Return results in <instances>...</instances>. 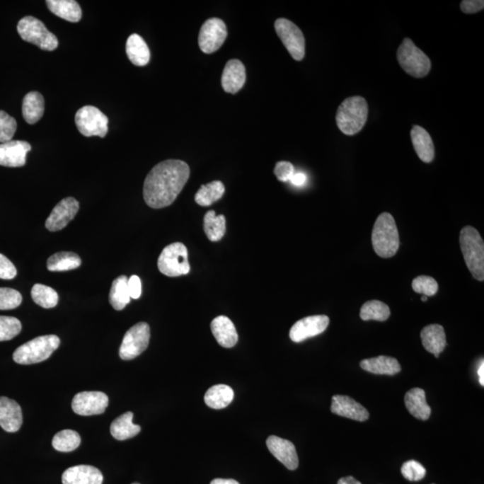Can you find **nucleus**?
Returning <instances> with one entry per match:
<instances>
[{
    "instance_id": "nucleus-1",
    "label": "nucleus",
    "mask_w": 484,
    "mask_h": 484,
    "mask_svg": "<svg viewBox=\"0 0 484 484\" xmlns=\"http://www.w3.org/2000/svg\"><path fill=\"white\" fill-rule=\"evenodd\" d=\"M190 175V166L183 161H161L144 180V200L147 206L154 209L171 206L183 190Z\"/></svg>"
},
{
    "instance_id": "nucleus-2",
    "label": "nucleus",
    "mask_w": 484,
    "mask_h": 484,
    "mask_svg": "<svg viewBox=\"0 0 484 484\" xmlns=\"http://www.w3.org/2000/svg\"><path fill=\"white\" fill-rule=\"evenodd\" d=\"M368 103L362 96L345 99L336 113V124L347 136H354L363 129L368 117Z\"/></svg>"
},
{
    "instance_id": "nucleus-3",
    "label": "nucleus",
    "mask_w": 484,
    "mask_h": 484,
    "mask_svg": "<svg viewBox=\"0 0 484 484\" xmlns=\"http://www.w3.org/2000/svg\"><path fill=\"white\" fill-rule=\"evenodd\" d=\"M371 240L373 248L379 257L388 258L396 254L400 245L399 234L391 214L379 215L373 227Z\"/></svg>"
},
{
    "instance_id": "nucleus-4",
    "label": "nucleus",
    "mask_w": 484,
    "mask_h": 484,
    "mask_svg": "<svg viewBox=\"0 0 484 484\" xmlns=\"http://www.w3.org/2000/svg\"><path fill=\"white\" fill-rule=\"evenodd\" d=\"M460 246L466 264L473 277L484 280V243L476 229L466 226L460 233Z\"/></svg>"
},
{
    "instance_id": "nucleus-5",
    "label": "nucleus",
    "mask_w": 484,
    "mask_h": 484,
    "mask_svg": "<svg viewBox=\"0 0 484 484\" xmlns=\"http://www.w3.org/2000/svg\"><path fill=\"white\" fill-rule=\"evenodd\" d=\"M60 345L59 336L54 335L39 336L19 346L13 355V361L18 364L29 365L46 361Z\"/></svg>"
},
{
    "instance_id": "nucleus-6",
    "label": "nucleus",
    "mask_w": 484,
    "mask_h": 484,
    "mask_svg": "<svg viewBox=\"0 0 484 484\" xmlns=\"http://www.w3.org/2000/svg\"><path fill=\"white\" fill-rule=\"evenodd\" d=\"M18 32L25 42L33 43L40 49L52 52L58 48L59 40L50 33L45 23L33 16H25L20 20Z\"/></svg>"
},
{
    "instance_id": "nucleus-7",
    "label": "nucleus",
    "mask_w": 484,
    "mask_h": 484,
    "mask_svg": "<svg viewBox=\"0 0 484 484\" xmlns=\"http://www.w3.org/2000/svg\"><path fill=\"white\" fill-rule=\"evenodd\" d=\"M399 65L408 75L422 79L428 75L432 63L428 56L415 45L413 40L405 38L398 50Z\"/></svg>"
},
{
    "instance_id": "nucleus-8",
    "label": "nucleus",
    "mask_w": 484,
    "mask_h": 484,
    "mask_svg": "<svg viewBox=\"0 0 484 484\" xmlns=\"http://www.w3.org/2000/svg\"><path fill=\"white\" fill-rule=\"evenodd\" d=\"M161 274L169 277L188 275L190 272L188 250L181 242H174L163 248L157 262Z\"/></svg>"
},
{
    "instance_id": "nucleus-9",
    "label": "nucleus",
    "mask_w": 484,
    "mask_h": 484,
    "mask_svg": "<svg viewBox=\"0 0 484 484\" xmlns=\"http://www.w3.org/2000/svg\"><path fill=\"white\" fill-rule=\"evenodd\" d=\"M77 129L85 137H106L109 120L105 114L94 106L81 108L75 116Z\"/></svg>"
},
{
    "instance_id": "nucleus-10",
    "label": "nucleus",
    "mask_w": 484,
    "mask_h": 484,
    "mask_svg": "<svg viewBox=\"0 0 484 484\" xmlns=\"http://www.w3.org/2000/svg\"><path fill=\"white\" fill-rule=\"evenodd\" d=\"M150 341V327L146 322H139L129 329L124 335L120 348V356L125 361H130L142 354Z\"/></svg>"
},
{
    "instance_id": "nucleus-11",
    "label": "nucleus",
    "mask_w": 484,
    "mask_h": 484,
    "mask_svg": "<svg viewBox=\"0 0 484 484\" xmlns=\"http://www.w3.org/2000/svg\"><path fill=\"white\" fill-rule=\"evenodd\" d=\"M275 32L284 43L292 58L301 62L305 56L304 33L295 23L285 18H279L275 23Z\"/></svg>"
},
{
    "instance_id": "nucleus-12",
    "label": "nucleus",
    "mask_w": 484,
    "mask_h": 484,
    "mask_svg": "<svg viewBox=\"0 0 484 484\" xmlns=\"http://www.w3.org/2000/svg\"><path fill=\"white\" fill-rule=\"evenodd\" d=\"M228 35L226 25L219 18L207 20L198 35V45L204 53L211 54L219 50Z\"/></svg>"
},
{
    "instance_id": "nucleus-13",
    "label": "nucleus",
    "mask_w": 484,
    "mask_h": 484,
    "mask_svg": "<svg viewBox=\"0 0 484 484\" xmlns=\"http://www.w3.org/2000/svg\"><path fill=\"white\" fill-rule=\"evenodd\" d=\"M109 405V398L99 391L81 392L74 396L72 409L76 415L90 416L102 415Z\"/></svg>"
},
{
    "instance_id": "nucleus-14",
    "label": "nucleus",
    "mask_w": 484,
    "mask_h": 484,
    "mask_svg": "<svg viewBox=\"0 0 484 484\" xmlns=\"http://www.w3.org/2000/svg\"><path fill=\"white\" fill-rule=\"evenodd\" d=\"M79 210V201L74 197H66L57 204L50 217L47 218L45 226L50 231H58L65 228L76 217Z\"/></svg>"
},
{
    "instance_id": "nucleus-15",
    "label": "nucleus",
    "mask_w": 484,
    "mask_h": 484,
    "mask_svg": "<svg viewBox=\"0 0 484 484\" xmlns=\"http://www.w3.org/2000/svg\"><path fill=\"white\" fill-rule=\"evenodd\" d=\"M329 318L325 315L311 316L301 319L292 325L290 338L292 342H301L306 339L322 334L328 328Z\"/></svg>"
},
{
    "instance_id": "nucleus-16",
    "label": "nucleus",
    "mask_w": 484,
    "mask_h": 484,
    "mask_svg": "<svg viewBox=\"0 0 484 484\" xmlns=\"http://www.w3.org/2000/svg\"><path fill=\"white\" fill-rule=\"evenodd\" d=\"M31 149V144L25 141L16 140L0 144V166L11 168L25 166L27 154Z\"/></svg>"
},
{
    "instance_id": "nucleus-17",
    "label": "nucleus",
    "mask_w": 484,
    "mask_h": 484,
    "mask_svg": "<svg viewBox=\"0 0 484 484\" xmlns=\"http://www.w3.org/2000/svg\"><path fill=\"white\" fill-rule=\"evenodd\" d=\"M267 446L272 455L287 468L289 470L298 468V455L292 442L277 436H270L267 439Z\"/></svg>"
},
{
    "instance_id": "nucleus-18",
    "label": "nucleus",
    "mask_w": 484,
    "mask_h": 484,
    "mask_svg": "<svg viewBox=\"0 0 484 484\" xmlns=\"http://www.w3.org/2000/svg\"><path fill=\"white\" fill-rule=\"evenodd\" d=\"M331 412L336 415L345 417L358 422L367 421L368 410L361 403L347 396L336 395L332 398Z\"/></svg>"
},
{
    "instance_id": "nucleus-19",
    "label": "nucleus",
    "mask_w": 484,
    "mask_h": 484,
    "mask_svg": "<svg viewBox=\"0 0 484 484\" xmlns=\"http://www.w3.org/2000/svg\"><path fill=\"white\" fill-rule=\"evenodd\" d=\"M23 425L21 406L15 400L0 398V427L6 432H18Z\"/></svg>"
},
{
    "instance_id": "nucleus-20",
    "label": "nucleus",
    "mask_w": 484,
    "mask_h": 484,
    "mask_svg": "<svg viewBox=\"0 0 484 484\" xmlns=\"http://www.w3.org/2000/svg\"><path fill=\"white\" fill-rule=\"evenodd\" d=\"M246 82V69L243 64L238 59H231L225 65L221 86L225 92L236 93L243 87Z\"/></svg>"
},
{
    "instance_id": "nucleus-21",
    "label": "nucleus",
    "mask_w": 484,
    "mask_h": 484,
    "mask_svg": "<svg viewBox=\"0 0 484 484\" xmlns=\"http://www.w3.org/2000/svg\"><path fill=\"white\" fill-rule=\"evenodd\" d=\"M103 476L96 467L80 465L70 467L64 472L63 484H103Z\"/></svg>"
},
{
    "instance_id": "nucleus-22",
    "label": "nucleus",
    "mask_w": 484,
    "mask_h": 484,
    "mask_svg": "<svg viewBox=\"0 0 484 484\" xmlns=\"http://www.w3.org/2000/svg\"><path fill=\"white\" fill-rule=\"evenodd\" d=\"M211 330L218 344L224 348L234 347L238 342V333L233 321L225 316L215 318L211 323Z\"/></svg>"
},
{
    "instance_id": "nucleus-23",
    "label": "nucleus",
    "mask_w": 484,
    "mask_h": 484,
    "mask_svg": "<svg viewBox=\"0 0 484 484\" xmlns=\"http://www.w3.org/2000/svg\"><path fill=\"white\" fill-rule=\"evenodd\" d=\"M421 338L423 347L427 352L434 355L436 358H439V354L446 348V334L442 325H427L421 332Z\"/></svg>"
},
{
    "instance_id": "nucleus-24",
    "label": "nucleus",
    "mask_w": 484,
    "mask_h": 484,
    "mask_svg": "<svg viewBox=\"0 0 484 484\" xmlns=\"http://www.w3.org/2000/svg\"><path fill=\"white\" fill-rule=\"evenodd\" d=\"M411 139L417 156L425 163H432L435 156V148L430 134L420 126H415L411 131Z\"/></svg>"
},
{
    "instance_id": "nucleus-25",
    "label": "nucleus",
    "mask_w": 484,
    "mask_h": 484,
    "mask_svg": "<svg viewBox=\"0 0 484 484\" xmlns=\"http://www.w3.org/2000/svg\"><path fill=\"white\" fill-rule=\"evenodd\" d=\"M359 366L364 371L376 375L398 374L401 371V365L398 359L389 356H379V357L363 359Z\"/></svg>"
},
{
    "instance_id": "nucleus-26",
    "label": "nucleus",
    "mask_w": 484,
    "mask_h": 484,
    "mask_svg": "<svg viewBox=\"0 0 484 484\" xmlns=\"http://www.w3.org/2000/svg\"><path fill=\"white\" fill-rule=\"evenodd\" d=\"M405 403L406 409L416 419L426 421L430 418L432 409L426 402L425 390L419 388L409 390L405 394Z\"/></svg>"
},
{
    "instance_id": "nucleus-27",
    "label": "nucleus",
    "mask_w": 484,
    "mask_h": 484,
    "mask_svg": "<svg viewBox=\"0 0 484 484\" xmlns=\"http://www.w3.org/2000/svg\"><path fill=\"white\" fill-rule=\"evenodd\" d=\"M126 52L127 58L134 66L144 67L149 63L150 50L142 37L137 33L131 35L127 39Z\"/></svg>"
},
{
    "instance_id": "nucleus-28",
    "label": "nucleus",
    "mask_w": 484,
    "mask_h": 484,
    "mask_svg": "<svg viewBox=\"0 0 484 484\" xmlns=\"http://www.w3.org/2000/svg\"><path fill=\"white\" fill-rule=\"evenodd\" d=\"M50 11L59 18L71 23H77L82 18V9L75 0H48Z\"/></svg>"
},
{
    "instance_id": "nucleus-29",
    "label": "nucleus",
    "mask_w": 484,
    "mask_h": 484,
    "mask_svg": "<svg viewBox=\"0 0 484 484\" xmlns=\"http://www.w3.org/2000/svg\"><path fill=\"white\" fill-rule=\"evenodd\" d=\"M45 103L42 94L38 92L27 93L23 100V119L30 125L38 122L45 113Z\"/></svg>"
},
{
    "instance_id": "nucleus-30",
    "label": "nucleus",
    "mask_w": 484,
    "mask_h": 484,
    "mask_svg": "<svg viewBox=\"0 0 484 484\" xmlns=\"http://www.w3.org/2000/svg\"><path fill=\"white\" fill-rule=\"evenodd\" d=\"M133 413L127 412L114 420L110 425V433L117 440H126L137 436L141 432L139 425L133 423Z\"/></svg>"
},
{
    "instance_id": "nucleus-31",
    "label": "nucleus",
    "mask_w": 484,
    "mask_h": 484,
    "mask_svg": "<svg viewBox=\"0 0 484 484\" xmlns=\"http://www.w3.org/2000/svg\"><path fill=\"white\" fill-rule=\"evenodd\" d=\"M234 398L233 388L226 385H215L211 386L204 395V403L213 409L227 408Z\"/></svg>"
},
{
    "instance_id": "nucleus-32",
    "label": "nucleus",
    "mask_w": 484,
    "mask_h": 484,
    "mask_svg": "<svg viewBox=\"0 0 484 484\" xmlns=\"http://www.w3.org/2000/svg\"><path fill=\"white\" fill-rule=\"evenodd\" d=\"M82 260L79 255L74 252H58L50 255L47 261V268L52 272H63L79 268Z\"/></svg>"
},
{
    "instance_id": "nucleus-33",
    "label": "nucleus",
    "mask_w": 484,
    "mask_h": 484,
    "mask_svg": "<svg viewBox=\"0 0 484 484\" xmlns=\"http://www.w3.org/2000/svg\"><path fill=\"white\" fill-rule=\"evenodd\" d=\"M127 280L126 275H120L113 281L110 288V304L116 311H122L130 302Z\"/></svg>"
},
{
    "instance_id": "nucleus-34",
    "label": "nucleus",
    "mask_w": 484,
    "mask_h": 484,
    "mask_svg": "<svg viewBox=\"0 0 484 484\" xmlns=\"http://www.w3.org/2000/svg\"><path fill=\"white\" fill-rule=\"evenodd\" d=\"M224 192V185L221 181L215 180L213 183L202 185L195 196V200L201 207H209L212 204L220 200Z\"/></svg>"
},
{
    "instance_id": "nucleus-35",
    "label": "nucleus",
    "mask_w": 484,
    "mask_h": 484,
    "mask_svg": "<svg viewBox=\"0 0 484 484\" xmlns=\"http://www.w3.org/2000/svg\"><path fill=\"white\" fill-rule=\"evenodd\" d=\"M204 231L209 241H220L226 231V220L224 215L217 217L214 211H208L204 218Z\"/></svg>"
},
{
    "instance_id": "nucleus-36",
    "label": "nucleus",
    "mask_w": 484,
    "mask_h": 484,
    "mask_svg": "<svg viewBox=\"0 0 484 484\" xmlns=\"http://www.w3.org/2000/svg\"><path fill=\"white\" fill-rule=\"evenodd\" d=\"M359 317L364 321H386L390 317V309L381 301H369L362 305Z\"/></svg>"
},
{
    "instance_id": "nucleus-37",
    "label": "nucleus",
    "mask_w": 484,
    "mask_h": 484,
    "mask_svg": "<svg viewBox=\"0 0 484 484\" xmlns=\"http://www.w3.org/2000/svg\"><path fill=\"white\" fill-rule=\"evenodd\" d=\"M31 295L33 301L45 309L56 307L59 302V295L57 292L45 284H36L33 285Z\"/></svg>"
},
{
    "instance_id": "nucleus-38",
    "label": "nucleus",
    "mask_w": 484,
    "mask_h": 484,
    "mask_svg": "<svg viewBox=\"0 0 484 484\" xmlns=\"http://www.w3.org/2000/svg\"><path fill=\"white\" fill-rule=\"evenodd\" d=\"M80 443V435L72 430H64L57 433L52 439L53 448L60 452L74 451L79 448Z\"/></svg>"
},
{
    "instance_id": "nucleus-39",
    "label": "nucleus",
    "mask_w": 484,
    "mask_h": 484,
    "mask_svg": "<svg viewBox=\"0 0 484 484\" xmlns=\"http://www.w3.org/2000/svg\"><path fill=\"white\" fill-rule=\"evenodd\" d=\"M22 330L19 319L0 316V342L11 340Z\"/></svg>"
},
{
    "instance_id": "nucleus-40",
    "label": "nucleus",
    "mask_w": 484,
    "mask_h": 484,
    "mask_svg": "<svg viewBox=\"0 0 484 484\" xmlns=\"http://www.w3.org/2000/svg\"><path fill=\"white\" fill-rule=\"evenodd\" d=\"M412 287L417 294H421L427 297L435 295L439 290V284L435 279L427 277V275H420L416 277L413 281Z\"/></svg>"
},
{
    "instance_id": "nucleus-41",
    "label": "nucleus",
    "mask_w": 484,
    "mask_h": 484,
    "mask_svg": "<svg viewBox=\"0 0 484 484\" xmlns=\"http://www.w3.org/2000/svg\"><path fill=\"white\" fill-rule=\"evenodd\" d=\"M16 129V120L4 110H0V144L11 141Z\"/></svg>"
},
{
    "instance_id": "nucleus-42",
    "label": "nucleus",
    "mask_w": 484,
    "mask_h": 484,
    "mask_svg": "<svg viewBox=\"0 0 484 484\" xmlns=\"http://www.w3.org/2000/svg\"><path fill=\"white\" fill-rule=\"evenodd\" d=\"M22 301V294L18 291L11 288H0V311L18 308Z\"/></svg>"
},
{
    "instance_id": "nucleus-43",
    "label": "nucleus",
    "mask_w": 484,
    "mask_h": 484,
    "mask_svg": "<svg viewBox=\"0 0 484 484\" xmlns=\"http://www.w3.org/2000/svg\"><path fill=\"white\" fill-rule=\"evenodd\" d=\"M401 473L406 480H411V482H418L425 478L426 476V469L421 463L415 461V460H410L405 462L401 467Z\"/></svg>"
},
{
    "instance_id": "nucleus-44",
    "label": "nucleus",
    "mask_w": 484,
    "mask_h": 484,
    "mask_svg": "<svg viewBox=\"0 0 484 484\" xmlns=\"http://www.w3.org/2000/svg\"><path fill=\"white\" fill-rule=\"evenodd\" d=\"M274 173L278 180L287 183V181H290L295 173L294 166L289 161H278L275 167Z\"/></svg>"
},
{
    "instance_id": "nucleus-45",
    "label": "nucleus",
    "mask_w": 484,
    "mask_h": 484,
    "mask_svg": "<svg viewBox=\"0 0 484 484\" xmlns=\"http://www.w3.org/2000/svg\"><path fill=\"white\" fill-rule=\"evenodd\" d=\"M18 275L15 265L6 255L0 254V279L11 280Z\"/></svg>"
},
{
    "instance_id": "nucleus-46",
    "label": "nucleus",
    "mask_w": 484,
    "mask_h": 484,
    "mask_svg": "<svg viewBox=\"0 0 484 484\" xmlns=\"http://www.w3.org/2000/svg\"><path fill=\"white\" fill-rule=\"evenodd\" d=\"M127 289H129V292L131 299L140 298L141 294H142V284H141V280L137 275H132L129 280H127Z\"/></svg>"
},
{
    "instance_id": "nucleus-47",
    "label": "nucleus",
    "mask_w": 484,
    "mask_h": 484,
    "mask_svg": "<svg viewBox=\"0 0 484 484\" xmlns=\"http://www.w3.org/2000/svg\"><path fill=\"white\" fill-rule=\"evenodd\" d=\"M484 8L483 0H463L460 8L465 13H473L480 11Z\"/></svg>"
},
{
    "instance_id": "nucleus-48",
    "label": "nucleus",
    "mask_w": 484,
    "mask_h": 484,
    "mask_svg": "<svg viewBox=\"0 0 484 484\" xmlns=\"http://www.w3.org/2000/svg\"><path fill=\"white\" fill-rule=\"evenodd\" d=\"M290 183L296 187H302L307 183V176L304 173H294Z\"/></svg>"
},
{
    "instance_id": "nucleus-49",
    "label": "nucleus",
    "mask_w": 484,
    "mask_h": 484,
    "mask_svg": "<svg viewBox=\"0 0 484 484\" xmlns=\"http://www.w3.org/2000/svg\"><path fill=\"white\" fill-rule=\"evenodd\" d=\"M338 484H362V483H359V480H356L355 477L352 476H347V477H342L340 480H338Z\"/></svg>"
},
{
    "instance_id": "nucleus-50",
    "label": "nucleus",
    "mask_w": 484,
    "mask_h": 484,
    "mask_svg": "<svg viewBox=\"0 0 484 484\" xmlns=\"http://www.w3.org/2000/svg\"><path fill=\"white\" fill-rule=\"evenodd\" d=\"M210 484H240L237 480L233 479H221L217 478L212 480Z\"/></svg>"
},
{
    "instance_id": "nucleus-51",
    "label": "nucleus",
    "mask_w": 484,
    "mask_h": 484,
    "mask_svg": "<svg viewBox=\"0 0 484 484\" xmlns=\"http://www.w3.org/2000/svg\"><path fill=\"white\" fill-rule=\"evenodd\" d=\"M478 376H479V381L480 384L482 386H484V363H483V359L482 361V363H480L479 369H478Z\"/></svg>"
},
{
    "instance_id": "nucleus-52",
    "label": "nucleus",
    "mask_w": 484,
    "mask_h": 484,
    "mask_svg": "<svg viewBox=\"0 0 484 484\" xmlns=\"http://www.w3.org/2000/svg\"><path fill=\"white\" fill-rule=\"evenodd\" d=\"M427 300H428V297H427V296L423 295L422 297V301H427Z\"/></svg>"
},
{
    "instance_id": "nucleus-53",
    "label": "nucleus",
    "mask_w": 484,
    "mask_h": 484,
    "mask_svg": "<svg viewBox=\"0 0 484 484\" xmlns=\"http://www.w3.org/2000/svg\"><path fill=\"white\" fill-rule=\"evenodd\" d=\"M133 484H139V483H133Z\"/></svg>"
}]
</instances>
